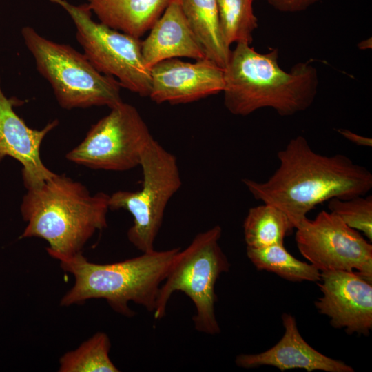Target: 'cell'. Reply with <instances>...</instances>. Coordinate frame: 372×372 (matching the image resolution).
<instances>
[{"mask_svg":"<svg viewBox=\"0 0 372 372\" xmlns=\"http://www.w3.org/2000/svg\"><path fill=\"white\" fill-rule=\"evenodd\" d=\"M180 249H155L137 257L111 264L90 262L81 253L57 256L64 271L74 278V285L60 304H83L89 299H105L119 314L132 317L128 304L133 302L153 312L159 288Z\"/></svg>","mask_w":372,"mask_h":372,"instance_id":"4","label":"cell"},{"mask_svg":"<svg viewBox=\"0 0 372 372\" xmlns=\"http://www.w3.org/2000/svg\"><path fill=\"white\" fill-rule=\"evenodd\" d=\"M293 229L282 211L265 203L250 208L243 223L247 247L256 249L283 244Z\"/></svg>","mask_w":372,"mask_h":372,"instance_id":"18","label":"cell"},{"mask_svg":"<svg viewBox=\"0 0 372 372\" xmlns=\"http://www.w3.org/2000/svg\"><path fill=\"white\" fill-rule=\"evenodd\" d=\"M221 235L220 226L216 225L198 234L185 249L177 252L158 292L153 311L155 319L165 316L172 293L182 291L194 304L195 329L209 335L220 332L215 313V285L230 267L219 245Z\"/></svg>","mask_w":372,"mask_h":372,"instance_id":"5","label":"cell"},{"mask_svg":"<svg viewBox=\"0 0 372 372\" xmlns=\"http://www.w3.org/2000/svg\"><path fill=\"white\" fill-rule=\"evenodd\" d=\"M285 332L281 339L268 350L254 354H240L236 364L245 369L271 366L283 371L304 369L307 372H353L345 362L328 357L309 345L301 335L296 320L285 313L281 316Z\"/></svg>","mask_w":372,"mask_h":372,"instance_id":"14","label":"cell"},{"mask_svg":"<svg viewBox=\"0 0 372 372\" xmlns=\"http://www.w3.org/2000/svg\"><path fill=\"white\" fill-rule=\"evenodd\" d=\"M50 1L70 16L83 54L99 72L114 77L121 87L149 96L150 68L144 60L138 38L95 22L87 3L75 6L66 0Z\"/></svg>","mask_w":372,"mask_h":372,"instance_id":"8","label":"cell"},{"mask_svg":"<svg viewBox=\"0 0 372 372\" xmlns=\"http://www.w3.org/2000/svg\"><path fill=\"white\" fill-rule=\"evenodd\" d=\"M154 138L137 109L122 101L92 125L85 138L66 154L78 165L96 169L127 171L139 166Z\"/></svg>","mask_w":372,"mask_h":372,"instance_id":"9","label":"cell"},{"mask_svg":"<svg viewBox=\"0 0 372 372\" xmlns=\"http://www.w3.org/2000/svg\"><path fill=\"white\" fill-rule=\"evenodd\" d=\"M15 102L3 94L0 83V161L10 156L23 166L22 177L27 189L37 187L56 175L45 166L40 147L45 136L59 124L57 120L41 130L30 128L14 112Z\"/></svg>","mask_w":372,"mask_h":372,"instance_id":"13","label":"cell"},{"mask_svg":"<svg viewBox=\"0 0 372 372\" xmlns=\"http://www.w3.org/2000/svg\"><path fill=\"white\" fill-rule=\"evenodd\" d=\"M224 104L236 116H247L270 107L282 116L308 109L314 102L318 76L309 62H300L290 72L278 64V49L267 53L247 43H238L223 69Z\"/></svg>","mask_w":372,"mask_h":372,"instance_id":"2","label":"cell"},{"mask_svg":"<svg viewBox=\"0 0 372 372\" xmlns=\"http://www.w3.org/2000/svg\"><path fill=\"white\" fill-rule=\"evenodd\" d=\"M328 208L347 225L362 232L372 242L371 195L349 199L332 198L328 201Z\"/></svg>","mask_w":372,"mask_h":372,"instance_id":"22","label":"cell"},{"mask_svg":"<svg viewBox=\"0 0 372 372\" xmlns=\"http://www.w3.org/2000/svg\"><path fill=\"white\" fill-rule=\"evenodd\" d=\"M247 256L257 269L274 273L289 281L318 282L320 280L317 268L295 258L283 244L258 249L247 247Z\"/></svg>","mask_w":372,"mask_h":372,"instance_id":"19","label":"cell"},{"mask_svg":"<svg viewBox=\"0 0 372 372\" xmlns=\"http://www.w3.org/2000/svg\"><path fill=\"white\" fill-rule=\"evenodd\" d=\"M320 0H268L275 9L285 12H296L306 10Z\"/></svg>","mask_w":372,"mask_h":372,"instance_id":"23","label":"cell"},{"mask_svg":"<svg viewBox=\"0 0 372 372\" xmlns=\"http://www.w3.org/2000/svg\"><path fill=\"white\" fill-rule=\"evenodd\" d=\"M174 1L87 0L86 3L101 23L139 39Z\"/></svg>","mask_w":372,"mask_h":372,"instance_id":"16","label":"cell"},{"mask_svg":"<svg viewBox=\"0 0 372 372\" xmlns=\"http://www.w3.org/2000/svg\"><path fill=\"white\" fill-rule=\"evenodd\" d=\"M254 0H216L222 33L228 46L240 42L251 44L258 19Z\"/></svg>","mask_w":372,"mask_h":372,"instance_id":"21","label":"cell"},{"mask_svg":"<svg viewBox=\"0 0 372 372\" xmlns=\"http://www.w3.org/2000/svg\"><path fill=\"white\" fill-rule=\"evenodd\" d=\"M277 156L279 165L266 181L242 182L255 199L282 211L293 229L317 205L364 196L372 188L367 168L344 154H318L302 136L291 138Z\"/></svg>","mask_w":372,"mask_h":372,"instance_id":"1","label":"cell"},{"mask_svg":"<svg viewBox=\"0 0 372 372\" xmlns=\"http://www.w3.org/2000/svg\"><path fill=\"white\" fill-rule=\"evenodd\" d=\"M297 247L320 272H355L372 282V245L331 211H322L296 228Z\"/></svg>","mask_w":372,"mask_h":372,"instance_id":"10","label":"cell"},{"mask_svg":"<svg viewBox=\"0 0 372 372\" xmlns=\"http://www.w3.org/2000/svg\"><path fill=\"white\" fill-rule=\"evenodd\" d=\"M318 285L321 297L315 302L318 311L329 318L336 329L348 334L368 336L372 329V282L357 273L320 272Z\"/></svg>","mask_w":372,"mask_h":372,"instance_id":"11","label":"cell"},{"mask_svg":"<svg viewBox=\"0 0 372 372\" xmlns=\"http://www.w3.org/2000/svg\"><path fill=\"white\" fill-rule=\"evenodd\" d=\"M369 43H371V40L370 41H369V39L364 40L363 41H361L358 44V48L363 50L368 49L371 47V45H369Z\"/></svg>","mask_w":372,"mask_h":372,"instance_id":"25","label":"cell"},{"mask_svg":"<svg viewBox=\"0 0 372 372\" xmlns=\"http://www.w3.org/2000/svg\"></svg>","mask_w":372,"mask_h":372,"instance_id":"26","label":"cell"},{"mask_svg":"<svg viewBox=\"0 0 372 372\" xmlns=\"http://www.w3.org/2000/svg\"><path fill=\"white\" fill-rule=\"evenodd\" d=\"M141 51L149 68L170 59L207 58L183 12L180 0L171 3L154 23L149 35L141 41Z\"/></svg>","mask_w":372,"mask_h":372,"instance_id":"15","label":"cell"},{"mask_svg":"<svg viewBox=\"0 0 372 372\" xmlns=\"http://www.w3.org/2000/svg\"><path fill=\"white\" fill-rule=\"evenodd\" d=\"M110 195H92L83 184L56 174L28 189L21 212L27 226L19 238H41L52 258L81 253L97 230L107 227Z\"/></svg>","mask_w":372,"mask_h":372,"instance_id":"3","label":"cell"},{"mask_svg":"<svg viewBox=\"0 0 372 372\" xmlns=\"http://www.w3.org/2000/svg\"><path fill=\"white\" fill-rule=\"evenodd\" d=\"M21 34L37 70L50 84L62 108H112L123 101L119 83L99 72L84 54L43 37L30 26L24 27Z\"/></svg>","mask_w":372,"mask_h":372,"instance_id":"6","label":"cell"},{"mask_svg":"<svg viewBox=\"0 0 372 372\" xmlns=\"http://www.w3.org/2000/svg\"><path fill=\"white\" fill-rule=\"evenodd\" d=\"M111 344L108 335L97 332L74 351L59 360V372H118L109 356Z\"/></svg>","mask_w":372,"mask_h":372,"instance_id":"20","label":"cell"},{"mask_svg":"<svg viewBox=\"0 0 372 372\" xmlns=\"http://www.w3.org/2000/svg\"><path fill=\"white\" fill-rule=\"evenodd\" d=\"M149 97L156 103H188L216 94L224 88L223 69L208 58L186 62L162 61L150 68Z\"/></svg>","mask_w":372,"mask_h":372,"instance_id":"12","label":"cell"},{"mask_svg":"<svg viewBox=\"0 0 372 372\" xmlns=\"http://www.w3.org/2000/svg\"><path fill=\"white\" fill-rule=\"evenodd\" d=\"M139 166L143 172L141 189L113 193L109 197V207L123 209L132 215L127 238L143 253L154 250L166 207L182 180L177 158L154 138L145 149Z\"/></svg>","mask_w":372,"mask_h":372,"instance_id":"7","label":"cell"},{"mask_svg":"<svg viewBox=\"0 0 372 372\" xmlns=\"http://www.w3.org/2000/svg\"><path fill=\"white\" fill-rule=\"evenodd\" d=\"M338 132L352 143L362 147H372V139L369 137L359 135L347 129H338Z\"/></svg>","mask_w":372,"mask_h":372,"instance_id":"24","label":"cell"},{"mask_svg":"<svg viewBox=\"0 0 372 372\" xmlns=\"http://www.w3.org/2000/svg\"><path fill=\"white\" fill-rule=\"evenodd\" d=\"M180 3L207 58L224 69L231 50L223 38L216 0H180Z\"/></svg>","mask_w":372,"mask_h":372,"instance_id":"17","label":"cell"}]
</instances>
